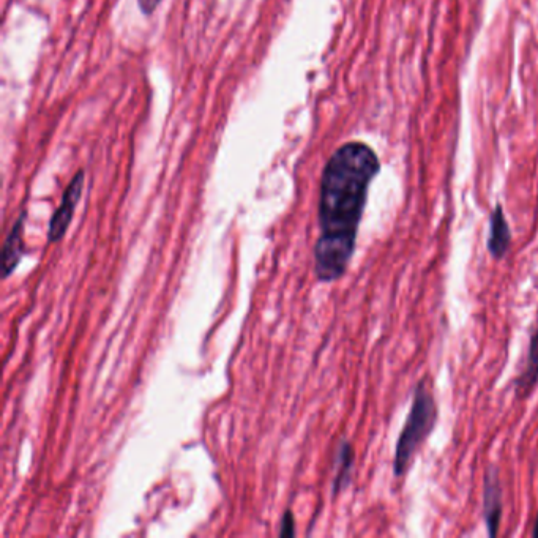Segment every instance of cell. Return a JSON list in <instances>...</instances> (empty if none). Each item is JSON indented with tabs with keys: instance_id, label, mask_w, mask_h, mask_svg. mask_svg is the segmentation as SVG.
Here are the masks:
<instances>
[{
	"instance_id": "obj_4",
	"label": "cell",
	"mask_w": 538,
	"mask_h": 538,
	"mask_svg": "<svg viewBox=\"0 0 538 538\" xmlns=\"http://www.w3.org/2000/svg\"><path fill=\"white\" fill-rule=\"evenodd\" d=\"M504 501H502V485L499 471L490 468L485 474V488H483V515H485L486 529L490 537H496L501 527Z\"/></svg>"
},
{
	"instance_id": "obj_11",
	"label": "cell",
	"mask_w": 538,
	"mask_h": 538,
	"mask_svg": "<svg viewBox=\"0 0 538 538\" xmlns=\"http://www.w3.org/2000/svg\"><path fill=\"white\" fill-rule=\"evenodd\" d=\"M532 537L538 538V515H537V520H535L534 531H532Z\"/></svg>"
},
{
	"instance_id": "obj_3",
	"label": "cell",
	"mask_w": 538,
	"mask_h": 538,
	"mask_svg": "<svg viewBox=\"0 0 538 538\" xmlns=\"http://www.w3.org/2000/svg\"><path fill=\"white\" fill-rule=\"evenodd\" d=\"M84 190V171H79L67 190H65L64 198L60 202L59 209L54 212L51 223H49L48 229V242L57 243L64 239L67 234L68 228H70L71 220H73V213H75L76 206H78L79 199L83 196Z\"/></svg>"
},
{
	"instance_id": "obj_2",
	"label": "cell",
	"mask_w": 538,
	"mask_h": 538,
	"mask_svg": "<svg viewBox=\"0 0 538 538\" xmlns=\"http://www.w3.org/2000/svg\"><path fill=\"white\" fill-rule=\"evenodd\" d=\"M438 420V406L433 393L426 387V381L419 382L414 390L411 412L401 430L393 458V475L401 479L409 471L420 447L430 438Z\"/></svg>"
},
{
	"instance_id": "obj_6",
	"label": "cell",
	"mask_w": 538,
	"mask_h": 538,
	"mask_svg": "<svg viewBox=\"0 0 538 538\" xmlns=\"http://www.w3.org/2000/svg\"><path fill=\"white\" fill-rule=\"evenodd\" d=\"M538 384V329L532 333L526 365L515 381V392L518 400H526Z\"/></svg>"
},
{
	"instance_id": "obj_8",
	"label": "cell",
	"mask_w": 538,
	"mask_h": 538,
	"mask_svg": "<svg viewBox=\"0 0 538 538\" xmlns=\"http://www.w3.org/2000/svg\"><path fill=\"white\" fill-rule=\"evenodd\" d=\"M338 471L333 483V491L340 493L346 488L351 479L352 466H354V450L349 442H343L338 452Z\"/></svg>"
},
{
	"instance_id": "obj_7",
	"label": "cell",
	"mask_w": 538,
	"mask_h": 538,
	"mask_svg": "<svg viewBox=\"0 0 538 538\" xmlns=\"http://www.w3.org/2000/svg\"><path fill=\"white\" fill-rule=\"evenodd\" d=\"M26 213H23L19 220L16 221L15 228L8 234L7 240L4 243V251H2V273L4 278L10 277L13 270L18 267L19 261L24 255L23 245V228Z\"/></svg>"
},
{
	"instance_id": "obj_10",
	"label": "cell",
	"mask_w": 538,
	"mask_h": 538,
	"mask_svg": "<svg viewBox=\"0 0 538 538\" xmlns=\"http://www.w3.org/2000/svg\"><path fill=\"white\" fill-rule=\"evenodd\" d=\"M139 8L144 15H152L157 10L161 0H138Z\"/></svg>"
},
{
	"instance_id": "obj_5",
	"label": "cell",
	"mask_w": 538,
	"mask_h": 538,
	"mask_svg": "<svg viewBox=\"0 0 538 538\" xmlns=\"http://www.w3.org/2000/svg\"><path fill=\"white\" fill-rule=\"evenodd\" d=\"M510 243H512V231L505 218L504 209L501 204H497L491 213L490 236H488L486 247L494 259L501 261L509 253Z\"/></svg>"
},
{
	"instance_id": "obj_1",
	"label": "cell",
	"mask_w": 538,
	"mask_h": 538,
	"mask_svg": "<svg viewBox=\"0 0 538 538\" xmlns=\"http://www.w3.org/2000/svg\"><path fill=\"white\" fill-rule=\"evenodd\" d=\"M379 158L363 142H348L327 161L319 193V229L314 272L322 283L340 280L355 251L368 190L378 176Z\"/></svg>"
},
{
	"instance_id": "obj_9",
	"label": "cell",
	"mask_w": 538,
	"mask_h": 538,
	"mask_svg": "<svg viewBox=\"0 0 538 538\" xmlns=\"http://www.w3.org/2000/svg\"><path fill=\"white\" fill-rule=\"evenodd\" d=\"M281 537H294L296 535V523H294V515L292 512L284 513L283 520H281Z\"/></svg>"
}]
</instances>
